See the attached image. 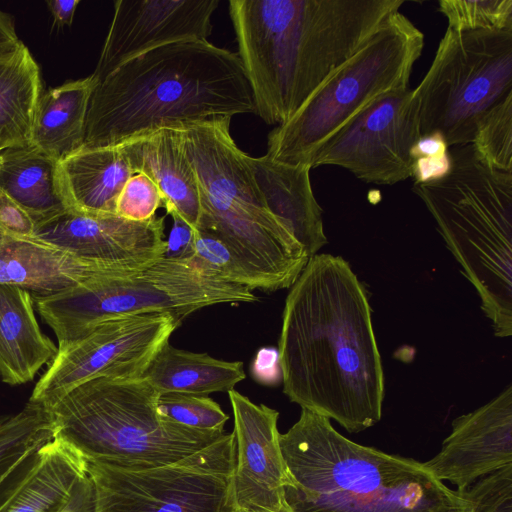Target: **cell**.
Returning a JSON list of instances; mask_svg holds the SVG:
<instances>
[{
	"mask_svg": "<svg viewBox=\"0 0 512 512\" xmlns=\"http://www.w3.org/2000/svg\"><path fill=\"white\" fill-rule=\"evenodd\" d=\"M277 349L291 402L350 433L380 421L384 371L368 295L342 257L309 258L286 297Z\"/></svg>",
	"mask_w": 512,
	"mask_h": 512,
	"instance_id": "6da1fadb",
	"label": "cell"
},
{
	"mask_svg": "<svg viewBox=\"0 0 512 512\" xmlns=\"http://www.w3.org/2000/svg\"><path fill=\"white\" fill-rule=\"evenodd\" d=\"M404 0H230L256 114L287 122Z\"/></svg>",
	"mask_w": 512,
	"mask_h": 512,
	"instance_id": "7a4b0ae2",
	"label": "cell"
},
{
	"mask_svg": "<svg viewBox=\"0 0 512 512\" xmlns=\"http://www.w3.org/2000/svg\"><path fill=\"white\" fill-rule=\"evenodd\" d=\"M256 114L241 61L208 40L159 46L95 86L82 148L117 145L160 128Z\"/></svg>",
	"mask_w": 512,
	"mask_h": 512,
	"instance_id": "3957f363",
	"label": "cell"
},
{
	"mask_svg": "<svg viewBox=\"0 0 512 512\" xmlns=\"http://www.w3.org/2000/svg\"><path fill=\"white\" fill-rule=\"evenodd\" d=\"M279 442L293 481L284 489L292 512L465 511L461 494L422 462L355 443L310 410Z\"/></svg>",
	"mask_w": 512,
	"mask_h": 512,
	"instance_id": "277c9868",
	"label": "cell"
},
{
	"mask_svg": "<svg viewBox=\"0 0 512 512\" xmlns=\"http://www.w3.org/2000/svg\"><path fill=\"white\" fill-rule=\"evenodd\" d=\"M440 179L414 184L447 247L475 287L497 337L512 334V173L481 162L471 144L450 153Z\"/></svg>",
	"mask_w": 512,
	"mask_h": 512,
	"instance_id": "5b68a950",
	"label": "cell"
},
{
	"mask_svg": "<svg viewBox=\"0 0 512 512\" xmlns=\"http://www.w3.org/2000/svg\"><path fill=\"white\" fill-rule=\"evenodd\" d=\"M160 393L145 379L98 377L46 407L53 436L86 462L144 470L177 462L213 444L223 431L185 427L161 417Z\"/></svg>",
	"mask_w": 512,
	"mask_h": 512,
	"instance_id": "8992f818",
	"label": "cell"
},
{
	"mask_svg": "<svg viewBox=\"0 0 512 512\" xmlns=\"http://www.w3.org/2000/svg\"><path fill=\"white\" fill-rule=\"evenodd\" d=\"M423 48L424 34L400 11L391 14L287 122L268 134L265 155L311 167L322 144L360 111L384 94L409 87Z\"/></svg>",
	"mask_w": 512,
	"mask_h": 512,
	"instance_id": "52a82bcc",
	"label": "cell"
},
{
	"mask_svg": "<svg viewBox=\"0 0 512 512\" xmlns=\"http://www.w3.org/2000/svg\"><path fill=\"white\" fill-rule=\"evenodd\" d=\"M252 291L203 275L189 259L162 257L140 269L106 274L56 294L32 296L61 348L111 317L161 312L183 321L207 306L255 302L258 297Z\"/></svg>",
	"mask_w": 512,
	"mask_h": 512,
	"instance_id": "ba28073f",
	"label": "cell"
},
{
	"mask_svg": "<svg viewBox=\"0 0 512 512\" xmlns=\"http://www.w3.org/2000/svg\"><path fill=\"white\" fill-rule=\"evenodd\" d=\"M413 91L421 136L438 133L448 146L471 144L479 120L512 95V29L447 28Z\"/></svg>",
	"mask_w": 512,
	"mask_h": 512,
	"instance_id": "9c48e42d",
	"label": "cell"
},
{
	"mask_svg": "<svg viewBox=\"0 0 512 512\" xmlns=\"http://www.w3.org/2000/svg\"><path fill=\"white\" fill-rule=\"evenodd\" d=\"M234 433L177 462L126 470L86 462L94 512H235Z\"/></svg>",
	"mask_w": 512,
	"mask_h": 512,
	"instance_id": "30bf717a",
	"label": "cell"
},
{
	"mask_svg": "<svg viewBox=\"0 0 512 512\" xmlns=\"http://www.w3.org/2000/svg\"><path fill=\"white\" fill-rule=\"evenodd\" d=\"M182 322L169 313L158 312L115 316L95 324L58 348L29 400L48 407L74 387L94 378H141Z\"/></svg>",
	"mask_w": 512,
	"mask_h": 512,
	"instance_id": "8fae6325",
	"label": "cell"
},
{
	"mask_svg": "<svg viewBox=\"0 0 512 512\" xmlns=\"http://www.w3.org/2000/svg\"><path fill=\"white\" fill-rule=\"evenodd\" d=\"M417 99L410 87L379 97L333 134L311 168L338 166L356 178L394 185L412 176V149L420 139Z\"/></svg>",
	"mask_w": 512,
	"mask_h": 512,
	"instance_id": "7c38bea8",
	"label": "cell"
},
{
	"mask_svg": "<svg viewBox=\"0 0 512 512\" xmlns=\"http://www.w3.org/2000/svg\"><path fill=\"white\" fill-rule=\"evenodd\" d=\"M165 217L133 221L70 208L35 226L33 239L115 270L146 267L166 252Z\"/></svg>",
	"mask_w": 512,
	"mask_h": 512,
	"instance_id": "4fadbf2b",
	"label": "cell"
},
{
	"mask_svg": "<svg viewBox=\"0 0 512 512\" xmlns=\"http://www.w3.org/2000/svg\"><path fill=\"white\" fill-rule=\"evenodd\" d=\"M219 0H117L97 66V83L124 62L173 42L207 40Z\"/></svg>",
	"mask_w": 512,
	"mask_h": 512,
	"instance_id": "5bb4252c",
	"label": "cell"
},
{
	"mask_svg": "<svg viewBox=\"0 0 512 512\" xmlns=\"http://www.w3.org/2000/svg\"><path fill=\"white\" fill-rule=\"evenodd\" d=\"M236 442L233 478L236 508L281 512L289 507L284 489L293 484L280 447L279 412L228 391Z\"/></svg>",
	"mask_w": 512,
	"mask_h": 512,
	"instance_id": "9a60e30c",
	"label": "cell"
},
{
	"mask_svg": "<svg viewBox=\"0 0 512 512\" xmlns=\"http://www.w3.org/2000/svg\"><path fill=\"white\" fill-rule=\"evenodd\" d=\"M512 464V386L452 421L440 451L422 462L439 481L462 491L477 479Z\"/></svg>",
	"mask_w": 512,
	"mask_h": 512,
	"instance_id": "2e32d148",
	"label": "cell"
},
{
	"mask_svg": "<svg viewBox=\"0 0 512 512\" xmlns=\"http://www.w3.org/2000/svg\"><path fill=\"white\" fill-rule=\"evenodd\" d=\"M125 145L135 173L146 174L159 188L167 214H177L197 230L202 211L200 191L180 126L160 128L129 139Z\"/></svg>",
	"mask_w": 512,
	"mask_h": 512,
	"instance_id": "e0dca14e",
	"label": "cell"
},
{
	"mask_svg": "<svg viewBox=\"0 0 512 512\" xmlns=\"http://www.w3.org/2000/svg\"><path fill=\"white\" fill-rule=\"evenodd\" d=\"M250 164L265 204L274 217L312 257L328 243L322 208L310 180L311 167L272 160L266 155L251 157Z\"/></svg>",
	"mask_w": 512,
	"mask_h": 512,
	"instance_id": "ac0fdd59",
	"label": "cell"
},
{
	"mask_svg": "<svg viewBox=\"0 0 512 512\" xmlns=\"http://www.w3.org/2000/svg\"><path fill=\"white\" fill-rule=\"evenodd\" d=\"M117 271L91 263L35 239L0 230V284L48 296Z\"/></svg>",
	"mask_w": 512,
	"mask_h": 512,
	"instance_id": "d6986e66",
	"label": "cell"
},
{
	"mask_svg": "<svg viewBox=\"0 0 512 512\" xmlns=\"http://www.w3.org/2000/svg\"><path fill=\"white\" fill-rule=\"evenodd\" d=\"M86 474L83 457L53 436L1 489L0 512H60Z\"/></svg>",
	"mask_w": 512,
	"mask_h": 512,
	"instance_id": "ffe728a7",
	"label": "cell"
},
{
	"mask_svg": "<svg viewBox=\"0 0 512 512\" xmlns=\"http://www.w3.org/2000/svg\"><path fill=\"white\" fill-rule=\"evenodd\" d=\"M57 352L58 346L40 329L32 294L0 284L1 380L9 385L26 384Z\"/></svg>",
	"mask_w": 512,
	"mask_h": 512,
	"instance_id": "44dd1931",
	"label": "cell"
},
{
	"mask_svg": "<svg viewBox=\"0 0 512 512\" xmlns=\"http://www.w3.org/2000/svg\"><path fill=\"white\" fill-rule=\"evenodd\" d=\"M59 168L71 208L94 214H116L117 199L135 174L125 142L81 148Z\"/></svg>",
	"mask_w": 512,
	"mask_h": 512,
	"instance_id": "7402d4cb",
	"label": "cell"
},
{
	"mask_svg": "<svg viewBox=\"0 0 512 512\" xmlns=\"http://www.w3.org/2000/svg\"><path fill=\"white\" fill-rule=\"evenodd\" d=\"M0 189L31 216L35 225L71 208L59 162L31 143L0 152Z\"/></svg>",
	"mask_w": 512,
	"mask_h": 512,
	"instance_id": "603a6c76",
	"label": "cell"
},
{
	"mask_svg": "<svg viewBox=\"0 0 512 512\" xmlns=\"http://www.w3.org/2000/svg\"><path fill=\"white\" fill-rule=\"evenodd\" d=\"M96 85L91 74L42 92L30 143L58 162L79 151L84 145L87 112Z\"/></svg>",
	"mask_w": 512,
	"mask_h": 512,
	"instance_id": "cb8c5ba5",
	"label": "cell"
},
{
	"mask_svg": "<svg viewBox=\"0 0 512 512\" xmlns=\"http://www.w3.org/2000/svg\"><path fill=\"white\" fill-rule=\"evenodd\" d=\"M246 377L241 361H223L164 343L141 378L160 394L178 392L206 396L228 392Z\"/></svg>",
	"mask_w": 512,
	"mask_h": 512,
	"instance_id": "d4e9b609",
	"label": "cell"
},
{
	"mask_svg": "<svg viewBox=\"0 0 512 512\" xmlns=\"http://www.w3.org/2000/svg\"><path fill=\"white\" fill-rule=\"evenodd\" d=\"M42 88L40 67L23 42L0 58V152L30 143Z\"/></svg>",
	"mask_w": 512,
	"mask_h": 512,
	"instance_id": "484cf974",
	"label": "cell"
},
{
	"mask_svg": "<svg viewBox=\"0 0 512 512\" xmlns=\"http://www.w3.org/2000/svg\"><path fill=\"white\" fill-rule=\"evenodd\" d=\"M52 438L49 412L42 404L29 400L19 412L0 419V491Z\"/></svg>",
	"mask_w": 512,
	"mask_h": 512,
	"instance_id": "4316f807",
	"label": "cell"
},
{
	"mask_svg": "<svg viewBox=\"0 0 512 512\" xmlns=\"http://www.w3.org/2000/svg\"><path fill=\"white\" fill-rule=\"evenodd\" d=\"M471 145L485 165L512 173V95L493 106L479 120Z\"/></svg>",
	"mask_w": 512,
	"mask_h": 512,
	"instance_id": "83f0119b",
	"label": "cell"
},
{
	"mask_svg": "<svg viewBox=\"0 0 512 512\" xmlns=\"http://www.w3.org/2000/svg\"><path fill=\"white\" fill-rule=\"evenodd\" d=\"M191 263L205 276L250 288L260 289L257 279L241 263L238 257L214 235L195 230Z\"/></svg>",
	"mask_w": 512,
	"mask_h": 512,
	"instance_id": "f1b7e54d",
	"label": "cell"
},
{
	"mask_svg": "<svg viewBox=\"0 0 512 512\" xmlns=\"http://www.w3.org/2000/svg\"><path fill=\"white\" fill-rule=\"evenodd\" d=\"M439 11L456 31L512 29V0H440Z\"/></svg>",
	"mask_w": 512,
	"mask_h": 512,
	"instance_id": "f546056e",
	"label": "cell"
},
{
	"mask_svg": "<svg viewBox=\"0 0 512 512\" xmlns=\"http://www.w3.org/2000/svg\"><path fill=\"white\" fill-rule=\"evenodd\" d=\"M157 411L168 421L203 431H223L229 418L213 399L178 392L160 394Z\"/></svg>",
	"mask_w": 512,
	"mask_h": 512,
	"instance_id": "4dcf8cb0",
	"label": "cell"
},
{
	"mask_svg": "<svg viewBox=\"0 0 512 512\" xmlns=\"http://www.w3.org/2000/svg\"><path fill=\"white\" fill-rule=\"evenodd\" d=\"M458 492L466 502L464 512H512V464Z\"/></svg>",
	"mask_w": 512,
	"mask_h": 512,
	"instance_id": "1f68e13d",
	"label": "cell"
},
{
	"mask_svg": "<svg viewBox=\"0 0 512 512\" xmlns=\"http://www.w3.org/2000/svg\"><path fill=\"white\" fill-rule=\"evenodd\" d=\"M164 205L163 196L153 180L142 172L133 174L116 203V214L133 221H147Z\"/></svg>",
	"mask_w": 512,
	"mask_h": 512,
	"instance_id": "d6a6232c",
	"label": "cell"
},
{
	"mask_svg": "<svg viewBox=\"0 0 512 512\" xmlns=\"http://www.w3.org/2000/svg\"><path fill=\"white\" fill-rule=\"evenodd\" d=\"M448 145L438 133L421 136L412 149L414 184L434 181L445 176L451 167Z\"/></svg>",
	"mask_w": 512,
	"mask_h": 512,
	"instance_id": "836d02e7",
	"label": "cell"
},
{
	"mask_svg": "<svg viewBox=\"0 0 512 512\" xmlns=\"http://www.w3.org/2000/svg\"><path fill=\"white\" fill-rule=\"evenodd\" d=\"M35 226L31 216L0 189V230L15 237L33 239Z\"/></svg>",
	"mask_w": 512,
	"mask_h": 512,
	"instance_id": "e575fe53",
	"label": "cell"
},
{
	"mask_svg": "<svg viewBox=\"0 0 512 512\" xmlns=\"http://www.w3.org/2000/svg\"><path fill=\"white\" fill-rule=\"evenodd\" d=\"M173 219V226L166 240L164 257L172 259H189L193 254L194 232L177 214H169Z\"/></svg>",
	"mask_w": 512,
	"mask_h": 512,
	"instance_id": "d590c367",
	"label": "cell"
},
{
	"mask_svg": "<svg viewBox=\"0 0 512 512\" xmlns=\"http://www.w3.org/2000/svg\"><path fill=\"white\" fill-rule=\"evenodd\" d=\"M251 375L255 381L266 386H275L282 381L279 352L274 347L260 348L251 364Z\"/></svg>",
	"mask_w": 512,
	"mask_h": 512,
	"instance_id": "8d00e7d4",
	"label": "cell"
},
{
	"mask_svg": "<svg viewBox=\"0 0 512 512\" xmlns=\"http://www.w3.org/2000/svg\"><path fill=\"white\" fill-rule=\"evenodd\" d=\"M95 489L88 473L76 484L71 498L60 512H94Z\"/></svg>",
	"mask_w": 512,
	"mask_h": 512,
	"instance_id": "74e56055",
	"label": "cell"
},
{
	"mask_svg": "<svg viewBox=\"0 0 512 512\" xmlns=\"http://www.w3.org/2000/svg\"><path fill=\"white\" fill-rule=\"evenodd\" d=\"M21 43L12 16L0 9V58L13 53Z\"/></svg>",
	"mask_w": 512,
	"mask_h": 512,
	"instance_id": "f35d334b",
	"label": "cell"
},
{
	"mask_svg": "<svg viewBox=\"0 0 512 512\" xmlns=\"http://www.w3.org/2000/svg\"><path fill=\"white\" fill-rule=\"evenodd\" d=\"M56 27L71 26L80 0H50L46 2Z\"/></svg>",
	"mask_w": 512,
	"mask_h": 512,
	"instance_id": "ab89813d",
	"label": "cell"
},
{
	"mask_svg": "<svg viewBox=\"0 0 512 512\" xmlns=\"http://www.w3.org/2000/svg\"><path fill=\"white\" fill-rule=\"evenodd\" d=\"M237 510H239L240 512H271V511L264 510V509H248V510L237 509ZM281 512H292V511L290 510V508H288L287 510H284V511H281Z\"/></svg>",
	"mask_w": 512,
	"mask_h": 512,
	"instance_id": "60d3db41",
	"label": "cell"
},
{
	"mask_svg": "<svg viewBox=\"0 0 512 512\" xmlns=\"http://www.w3.org/2000/svg\"><path fill=\"white\" fill-rule=\"evenodd\" d=\"M235 512H240V511H238V510L236 509V510H235Z\"/></svg>",
	"mask_w": 512,
	"mask_h": 512,
	"instance_id": "b9f144b4",
	"label": "cell"
}]
</instances>
